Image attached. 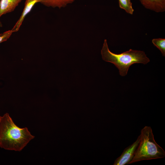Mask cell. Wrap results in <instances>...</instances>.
<instances>
[{"label":"cell","mask_w":165,"mask_h":165,"mask_svg":"<svg viewBox=\"0 0 165 165\" xmlns=\"http://www.w3.org/2000/svg\"><path fill=\"white\" fill-rule=\"evenodd\" d=\"M35 137L27 127L16 126L9 113L0 116V148L20 152Z\"/></svg>","instance_id":"obj_1"},{"label":"cell","mask_w":165,"mask_h":165,"mask_svg":"<svg viewBox=\"0 0 165 165\" xmlns=\"http://www.w3.org/2000/svg\"><path fill=\"white\" fill-rule=\"evenodd\" d=\"M141 139L140 134L134 143L124 150L121 155L115 160L114 165H125L129 164L132 160Z\"/></svg>","instance_id":"obj_4"},{"label":"cell","mask_w":165,"mask_h":165,"mask_svg":"<svg viewBox=\"0 0 165 165\" xmlns=\"http://www.w3.org/2000/svg\"><path fill=\"white\" fill-rule=\"evenodd\" d=\"M2 23L0 20V27H2Z\"/></svg>","instance_id":"obj_12"},{"label":"cell","mask_w":165,"mask_h":165,"mask_svg":"<svg viewBox=\"0 0 165 165\" xmlns=\"http://www.w3.org/2000/svg\"><path fill=\"white\" fill-rule=\"evenodd\" d=\"M13 32H14V31L11 29L0 34V43L2 42L7 41Z\"/></svg>","instance_id":"obj_11"},{"label":"cell","mask_w":165,"mask_h":165,"mask_svg":"<svg viewBox=\"0 0 165 165\" xmlns=\"http://www.w3.org/2000/svg\"><path fill=\"white\" fill-rule=\"evenodd\" d=\"M152 42L161 52L163 56H165V39L162 38H154Z\"/></svg>","instance_id":"obj_10"},{"label":"cell","mask_w":165,"mask_h":165,"mask_svg":"<svg viewBox=\"0 0 165 165\" xmlns=\"http://www.w3.org/2000/svg\"><path fill=\"white\" fill-rule=\"evenodd\" d=\"M141 139L134 156L129 164L141 161L162 159L165 152L155 140L150 127L145 126L141 131Z\"/></svg>","instance_id":"obj_3"},{"label":"cell","mask_w":165,"mask_h":165,"mask_svg":"<svg viewBox=\"0 0 165 165\" xmlns=\"http://www.w3.org/2000/svg\"><path fill=\"white\" fill-rule=\"evenodd\" d=\"M75 0H41L40 3L45 6L61 8L72 3Z\"/></svg>","instance_id":"obj_8"},{"label":"cell","mask_w":165,"mask_h":165,"mask_svg":"<svg viewBox=\"0 0 165 165\" xmlns=\"http://www.w3.org/2000/svg\"><path fill=\"white\" fill-rule=\"evenodd\" d=\"M22 0H0V18L13 11Z\"/></svg>","instance_id":"obj_7"},{"label":"cell","mask_w":165,"mask_h":165,"mask_svg":"<svg viewBox=\"0 0 165 165\" xmlns=\"http://www.w3.org/2000/svg\"><path fill=\"white\" fill-rule=\"evenodd\" d=\"M101 54L102 59L114 64L119 69V75L122 76L127 75L130 67L133 64H145L150 62L149 59L143 51L130 49L119 54L112 53L109 49L106 39L104 40Z\"/></svg>","instance_id":"obj_2"},{"label":"cell","mask_w":165,"mask_h":165,"mask_svg":"<svg viewBox=\"0 0 165 165\" xmlns=\"http://www.w3.org/2000/svg\"><path fill=\"white\" fill-rule=\"evenodd\" d=\"M41 0H26L24 6L22 13L13 28L12 29L14 32L19 31L24 20L31 11L34 5L37 3H40Z\"/></svg>","instance_id":"obj_5"},{"label":"cell","mask_w":165,"mask_h":165,"mask_svg":"<svg viewBox=\"0 0 165 165\" xmlns=\"http://www.w3.org/2000/svg\"><path fill=\"white\" fill-rule=\"evenodd\" d=\"M119 7L128 14L132 15L134 9L130 0H119Z\"/></svg>","instance_id":"obj_9"},{"label":"cell","mask_w":165,"mask_h":165,"mask_svg":"<svg viewBox=\"0 0 165 165\" xmlns=\"http://www.w3.org/2000/svg\"><path fill=\"white\" fill-rule=\"evenodd\" d=\"M146 9L157 13L165 11V0H139Z\"/></svg>","instance_id":"obj_6"}]
</instances>
